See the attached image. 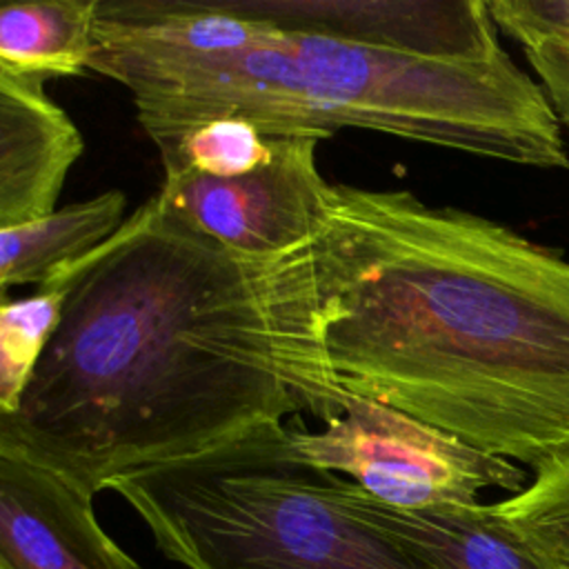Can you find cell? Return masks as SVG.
<instances>
[{"mask_svg":"<svg viewBox=\"0 0 569 569\" xmlns=\"http://www.w3.org/2000/svg\"><path fill=\"white\" fill-rule=\"evenodd\" d=\"M493 509L558 569H569V453L536 469L525 489Z\"/></svg>","mask_w":569,"mask_h":569,"instance_id":"cell-15","label":"cell"},{"mask_svg":"<svg viewBox=\"0 0 569 569\" xmlns=\"http://www.w3.org/2000/svg\"><path fill=\"white\" fill-rule=\"evenodd\" d=\"M276 136L251 120L229 116L202 122L158 147L162 169H189L211 178H236L267 164L276 153Z\"/></svg>","mask_w":569,"mask_h":569,"instance_id":"cell-14","label":"cell"},{"mask_svg":"<svg viewBox=\"0 0 569 569\" xmlns=\"http://www.w3.org/2000/svg\"><path fill=\"white\" fill-rule=\"evenodd\" d=\"M89 71L129 89L153 144L238 116L267 136L367 129L522 167L569 169L551 100L507 51L493 60H429L284 31L269 44L191 56L96 33Z\"/></svg>","mask_w":569,"mask_h":569,"instance_id":"cell-3","label":"cell"},{"mask_svg":"<svg viewBox=\"0 0 569 569\" xmlns=\"http://www.w3.org/2000/svg\"><path fill=\"white\" fill-rule=\"evenodd\" d=\"M0 569H142L100 527L93 496L0 447Z\"/></svg>","mask_w":569,"mask_h":569,"instance_id":"cell-8","label":"cell"},{"mask_svg":"<svg viewBox=\"0 0 569 569\" xmlns=\"http://www.w3.org/2000/svg\"><path fill=\"white\" fill-rule=\"evenodd\" d=\"M231 13L289 33L429 60H493L505 53L485 0H218Z\"/></svg>","mask_w":569,"mask_h":569,"instance_id":"cell-7","label":"cell"},{"mask_svg":"<svg viewBox=\"0 0 569 569\" xmlns=\"http://www.w3.org/2000/svg\"><path fill=\"white\" fill-rule=\"evenodd\" d=\"M102 247V244H100ZM93 249L87 258L67 264L36 293L18 300L2 298L0 305V416L18 411L24 389L56 336L67 300L82 273L98 258Z\"/></svg>","mask_w":569,"mask_h":569,"instance_id":"cell-13","label":"cell"},{"mask_svg":"<svg viewBox=\"0 0 569 569\" xmlns=\"http://www.w3.org/2000/svg\"><path fill=\"white\" fill-rule=\"evenodd\" d=\"M356 498L371 520L436 569H558L493 509V502L405 511L378 502L360 487Z\"/></svg>","mask_w":569,"mask_h":569,"instance_id":"cell-10","label":"cell"},{"mask_svg":"<svg viewBox=\"0 0 569 569\" xmlns=\"http://www.w3.org/2000/svg\"><path fill=\"white\" fill-rule=\"evenodd\" d=\"M338 293L329 227L247 256L156 193L78 280L0 447L96 496L289 416L325 425L353 398L327 347Z\"/></svg>","mask_w":569,"mask_h":569,"instance_id":"cell-1","label":"cell"},{"mask_svg":"<svg viewBox=\"0 0 569 569\" xmlns=\"http://www.w3.org/2000/svg\"><path fill=\"white\" fill-rule=\"evenodd\" d=\"M356 489L300 460L287 425L111 485L184 569H436L371 520Z\"/></svg>","mask_w":569,"mask_h":569,"instance_id":"cell-4","label":"cell"},{"mask_svg":"<svg viewBox=\"0 0 569 569\" xmlns=\"http://www.w3.org/2000/svg\"><path fill=\"white\" fill-rule=\"evenodd\" d=\"M540 87L551 100L562 127L569 131V44L538 42L522 49Z\"/></svg>","mask_w":569,"mask_h":569,"instance_id":"cell-16","label":"cell"},{"mask_svg":"<svg viewBox=\"0 0 569 569\" xmlns=\"http://www.w3.org/2000/svg\"><path fill=\"white\" fill-rule=\"evenodd\" d=\"M307 465L349 476L365 493L405 511L480 502L485 489L518 493L527 471L398 409L353 396L325 429H289Z\"/></svg>","mask_w":569,"mask_h":569,"instance_id":"cell-5","label":"cell"},{"mask_svg":"<svg viewBox=\"0 0 569 569\" xmlns=\"http://www.w3.org/2000/svg\"><path fill=\"white\" fill-rule=\"evenodd\" d=\"M82 149V133L44 93V80L0 71V229L53 213Z\"/></svg>","mask_w":569,"mask_h":569,"instance_id":"cell-9","label":"cell"},{"mask_svg":"<svg viewBox=\"0 0 569 569\" xmlns=\"http://www.w3.org/2000/svg\"><path fill=\"white\" fill-rule=\"evenodd\" d=\"M98 2H7L0 9V71L44 82L89 71L96 51Z\"/></svg>","mask_w":569,"mask_h":569,"instance_id":"cell-12","label":"cell"},{"mask_svg":"<svg viewBox=\"0 0 569 569\" xmlns=\"http://www.w3.org/2000/svg\"><path fill=\"white\" fill-rule=\"evenodd\" d=\"M260 169L211 178L162 169L160 196L220 244L247 256H280L320 238L331 218L333 184L318 169V133L276 136Z\"/></svg>","mask_w":569,"mask_h":569,"instance_id":"cell-6","label":"cell"},{"mask_svg":"<svg viewBox=\"0 0 569 569\" xmlns=\"http://www.w3.org/2000/svg\"><path fill=\"white\" fill-rule=\"evenodd\" d=\"M340 385L531 473L569 453V260L409 189L333 184Z\"/></svg>","mask_w":569,"mask_h":569,"instance_id":"cell-2","label":"cell"},{"mask_svg":"<svg viewBox=\"0 0 569 569\" xmlns=\"http://www.w3.org/2000/svg\"><path fill=\"white\" fill-rule=\"evenodd\" d=\"M124 211L127 196L109 189L44 218L0 229L2 298L16 284L42 287L67 264L87 258L127 222Z\"/></svg>","mask_w":569,"mask_h":569,"instance_id":"cell-11","label":"cell"}]
</instances>
